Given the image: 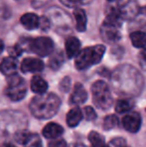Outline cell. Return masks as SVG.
<instances>
[{
    "instance_id": "cell-1",
    "label": "cell",
    "mask_w": 146,
    "mask_h": 147,
    "mask_svg": "<svg viewBox=\"0 0 146 147\" xmlns=\"http://www.w3.org/2000/svg\"><path fill=\"white\" fill-rule=\"evenodd\" d=\"M60 107V99L53 93L37 95L30 102V111L37 118L48 119L57 113Z\"/></svg>"
},
{
    "instance_id": "cell-2",
    "label": "cell",
    "mask_w": 146,
    "mask_h": 147,
    "mask_svg": "<svg viewBox=\"0 0 146 147\" xmlns=\"http://www.w3.org/2000/svg\"><path fill=\"white\" fill-rule=\"evenodd\" d=\"M121 89H129V91H138L143 84L141 74L130 65L119 67L114 73V85Z\"/></svg>"
},
{
    "instance_id": "cell-3",
    "label": "cell",
    "mask_w": 146,
    "mask_h": 147,
    "mask_svg": "<svg viewBox=\"0 0 146 147\" xmlns=\"http://www.w3.org/2000/svg\"><path fill=\"white\" fill-rule=\"evenodd\" d=\"M104 53H105V46L103 45H95L84 48L76 56V68L78 70H84L94 64L99 63L103 58Z\"/></svg>"
},
{
    "instance_id": "cell-4",
    "label": "cell",
    "mask_w": 146,
    "mask_h": 147,
    "mask_svg": "<svg viewBox=\"0 0 146 147\" xmlns=\"http://www.w3.org/2000/svg\"><path fill=\"white\" fill-rule=\"evenodd\" d=\"M93 102L98 108L107 110L112 104V96L108 85L104 81H96L91 87Z\"/></svg>"
},
{
    "instance_id": "cell-5",
    "label": "cell",
    "mask_w": 146,
    "mask_h": 147,
    "mask_svg": "<svg viewBox=\"0 0 146 147\" xmlns=\"http://www.w3.org/2000/svg\"><path fill=\"white\" fill-rule=\"evenodd\" d=\"M26 84L22 77L17 74L9 76L8 78V85L6 88V95L12 101H19L24 98L26 95Z\"/></svg>"
},
{
    "instance_id": "cell-6",
    "label": "cell",
    "mask_w": 146,
    "mask_h": 147,
    "mask_svg": "<svg viewBox=\"0 0 146 147\" xmlns=\"http://www.w3.org/2000/svg\"><path fill=\"white\" fill-rule=\"evenodd\" d=\"M29 48L33 53L41 57H44L52 52L54 44H53V41L48 37H37L30 41Z\"/></svg>"
},
{
    "instance_id": "cell-7",
    "label": "cell",
    "mask_w": 146,
    "mask_h": 147,
    "mask_svg": "<svg viewBox=\"0 0 146 147\" xmlns=\"http://www.w3.org/2000/svg\"><path fill=\"white\" fill-rule=\"evenodd\" d=\"M116 4L123 19H132L137 15L138 6L135 0H116Z\"/></svg>"
},
{
    "instance_id": "cell-8",
    "label": "cell",
    "mask_w": 146,
    "mask_h": 147,
    "mask_svg": "<svg viewBox=\"0 0 146 147\" xmlns=\"http://www.w3.org/2000/svg\"><path fill=\"white\" fill-rule=\"evenodd\" d=\"M100 33H101L102 38L106 42H109V43L117 42L121 38V33L119 31V27L111 25V24L106 23V22H103V24H102Z\"/></svg>"
},
{
    "instance_id": "cell-9",
    "label": "cell",
    "mask_w": 146,
    "mask_h": 147,
    "mask_svg": "<svg viewBox=\"0 0 146 147\" xmlns=\"http://www.w3.org/2000/svg\"><path fill=\"white\" fill-rule=\"evenodd\" d=\"M123 127L131 133H135L140 129L141 116L137 112H131L126 114L122 119Z\"/></svg>"
},
{
    "instance_id": "cell-10",
    "label": "cell",
    "mask_w": 146,
    "mask_h": 147,
    "mask_svg": "<svg viewBox=\"0 0 146 147\" xmlns=\"http://www.w3.org/2000/svg\"><path fill=\"white\" fill-rule=\"evenodd\" d=\"M44 68V63L38 58H25L21 63V70L24 73L28 72H39Z\"/></svg>"
},
{
    "instance_id": "cell-11",
    "label": "cell",
    "mask_w": 146,
    "mask_h": 147,
    "mask_svg": "<svg viewBox=\"0 0 146 147\" xmlns=\"http://www.w3.org/2000/svg\"><path fill=\"white\" fill-rule=\"evenodd\" d=\"M87 92H86L85 88L83 87V85L80 83H76L73 88L72 93H71L70 103L73 105L83 104L87 100Z\"/></svg>"
},
{
    "instance_id": "cell-12",
    "label": "cell",
    "mask_w": 146,
    "mask_h": 147,
    "mask_svg": "<svg viewBox=\"0 0 146 147\" xmlns=\"http://www.w3.org/2000/svg\"><path fill=\"white\" fill-rule=\"evenodd\" d=\"M63 127L61 125L54 122H51L48 123L44 128H43L42 134L45 138H48V139H57L63 134Z\"/></svg>"
},
{
    "instance_id": "cell-13",
    "label": "cell",
    "mask_w": 146,
    "mask_h": 147,
    "mask_svg": "<svg viewBox=\"0 0 146 147\" xmlns=\"http://www.w3.org/2000/svg\"><path fill=\"white\" fill-rule=\"evenodd\" d=\"M16 70H17V60L14 57H6L0 63V71L4 75L12 76L16 74Z\"/></svg>"
},
{
    "instance_id": "cell-14",
    "label": "cell",
    "mask_w": 146,
    "mask_h": 147,
    "mask_svg": "<svg viewBox=\"0 0 146 147\" xmlns=\"http://www.w3.org/2000/svg\"><path fill=\"white\" fill-rule=\"evenodd\" d=\"M65 50L69 58L77 56L80 52V41L76 37H69L65 42Z\"/></svg>"
},
{
    "instance_id": "cell-15",
    "label": "cell",
    "mask_w": 146,
    "mask_h": 147,
    "mask_svg": "<svg viewBox=\"0 0 146 147\" xmlns=\"http://www.w3.org/2000/svg\"><path fill=\"white\" fill-rule=\"evenodd\" d=\"M30 87H31V90L33 91L34 93L38 95H42L45 94V92L47 91V88H48V84L47 82L43 79L40 76H33V78L31 79V83H30Z\"/></svg>"
},
{
    "instance_id": "cell-16",
    "label": "cell",
    "mask_w": 146,
    "mask_h": 147,
    "mask_svg": "<svg viewBox=\"0 0 146 147\" xmlns=\"http://www.w3.org/2000/svg\"><path fill=\"white\" fill-rule=\"evenodd\" d=\"M39 20L40 18L34 13H26L20 18L21 24L26 29L33 30L39 27Z\"/></svg>"
},
{
    "instance_id": "cell-17",
    "label": "cell",
    "mask_w": 146,
    "mask_h": 147,
    "mask_svg": "<svg viewBox=\"0 0 146 147\" xmlns=\"http://www.w3.org/2000/svg\"><path fill=\"white\" fill-rule=\"evenodd\" d=\"M82 117H83V113H82L81 109L79 107H73L72 109L68 111L66 115V121L68 126L70 127H75L79 124V122L82 120Z\"/></svg>"
},
{
    "instance_id": "cell-18",
    "label": "cell",
    "mask_w": 146,
    "mask_h": 147,
    "mask_svg": "<svg viewBox=\"0 0 146 147\" xmlns=\"http://www.w3.org/2000/svg\"><path fill=\"white\" fill-rule=\"evenodd\" d=\"M73 14L76 20V28H77V30L80 31V32L85 31L86 26H87V18H86L85 11L83 9L77 8V9L74 10Z\"/></svg>"
},
{
    "instance_id": "cell-19",
    "label": "cell",
    "mask_w": 146,
    "mask_h": 147,
    "mask_svg": "<svg viewBox=\"0 0 146 147\" xmlns=\"http://www.w3.org/2000/svg\"><path fill=\"white\" fill-rule=\"evenodd\" d=\"M131 43L136 48L146 47V33L143 31H134L130 34Z\"/></svg>"
},
{
    "instance_id": "cell-20",
    "label": "cell",
    "mask_w": 146,
    "mask_h": 147,
    "mask_svg": "<svg viewBox=\"0 0 146 147\" xmlns=\"http://www.w3.org/2000/svg\"><path fill=\"white\" fill-rule=\"evenodd\" d=\"M134 102L133 100L129 98H124V99H119L115 104V111L117 113H125L128 112L129 110L133 108Z\"/></svg>"
},
{
    "instance_id": "cell-21",
    "label": "cell",
    "mask_w": 146,
    "mask_h": 147,
    "mask_svg": "<svg viewBox=\"0 0 146 147\" xmlns=\"http://www.w3.org/2000/svg\"><path fill=\"white\" fill-rule=\"evenodd\" d=\"M88 139H89L90 144L92 147H103L104 146V138L101 134L98 132L92 131L88 135Z\"/></svg>"
},
{
    "instance_id": "cell-22",
    "label": "cell",
    "mask_w": 146,
    "mask_h": 147,
    "mask_svg": "<svg viewBox=\"0 0 146 147\" xmlns=\"http://www.w3.org/2000/svg\"><path fill=\"white\" fill-rule=\"evenodd\" d=\"M63 63V56L61 52H57L51 56L49 60V65L52 69H58Z\"/></svg>"
},
{
    "instance_id": "cell-23",
    "label": "cell",
    "mask_w": 146,
    "mask_h": 147,
    "mask_svg": "<svg viewBox=\"0 0 146 147\" xmlns=\"http://www.w3.org/2000/svg\"><path fill=\"white\" fill-rule=\"evenodd\" d=\"M118 125V118L115 115H108L105 117L103 122V128L105 130H110Z\"/></svg>"
},
{
    "instance_id": "cell-24",
    "label": "cell",
    "mask_w": 146,
    "mask_h": 147,
    "mask_svg": "<svg viewBox=\"0 0 146 147\" xmlns=\"http://www.w3.org/2000/svg\"><path fill=\"white\" fill-rule=\"evenodd\" d=\"M42 143H41V140L36 134L30 133V135L28 136L27 140L24 143L25 147H41Z\"/></svg>"
},
{
    "instance_id": "cell-25",
    "label": "cell",
    "mask_w": 146,
    "mask_h": 147,
    "mask_svg": "<svg viewBox=\"0 0 146 147\" xmlns=\"http://www.w3.org/2000/svg\"><path fill=\"white\" fill-rule=\"evenodd\" d=\"M65 6L68 7H75V6H79L82 4H87L91 2L92 0H60Z\"/></svg>"
},
{
    "instance_id": "cell-26",
    "label": "cell",
    "mask_w": 146,
    "mask_h": 147,
    "mask_svg": "<svg viewBox=\"0 0 146 147\" xmlns=\"http://www.w3.org/2000/svg\"><path fill=\"white\" fill-rule=\"evenodd\" d=\"M84 115H85V118L87 120H94L97 117L95 110H94L93 107H91V106H86L85 108H84Z\"/></svg>"
},
{
    "instance_id": "cell-27",
    "label": "cell",
    "mask_w": 146,
    "mask_h": 147,
    "mask_svg": "<svg viewBox=\"0 0 146 147\" xmlns=\"http://www.w3.org/2000/svg\"><path fill=\"white\" fill-rule=\"evenodd\" d=\"M48 147H66V141L62 138L53 139L48 143Z\"/></svg>"
},
{
    "instance_id": "cell-28",
    "label": "cell",
    "mask_w": 146,
    "mask_h": 147,
    "mask_svg": "<svg viewBox=\"0 0 146 147\" xmlns=\"http://www.w3.org/2000/svg\"><path fill=\"white\" fill-rule=\"evenodd\" d=\"M138 61H139V64H140L141 68L143 70H146V47L143 48L142 50L140 51L138 55Z\"/></svg>"
},
{
    "instance_id": "cell-29",
    "label": "cell",
    "mask_w": 146,
    "mask_h": 147,
    "mask_svg": "<svg viewBox=\"0 0 146 147\" xmlns=\"http://www.w3.org/2000/svg\"><path fill=\"white\" fill-rule=\"evenodd\" d=\"M50 25H51V22H50V20H49V18L45 17V16L40 18V20H39V27H40L41 29H43L44 31L49 29Z\"/></svg>"
},
{
    "instance_id": "cell-30",
    "label": "cell",
    "mask_w": 146,
    "mask_h": 147,
    "mask_svg": "<svg viewBox=\"0 0 146 147\" xmlns=\"http://www.w3.org/2000/svg\"><path fill=\"white\" fill-rule=\"evenodd\" d=\"M70 86H71V82H70V79L68 77H65L62 81L60 82V90L61 91H64V92H67V91L70 89Z\"/></svg>"
},
{
    "instance_id": "cell-31",
    "label": "cell",
    "mask_w": 146,
    "mask_h": 147,
    "mask_svg": "<svg viewBox=\"0 0 146 147\" xmlns=\"http://www.w3.org/2000/svg\"><path fill=\"white\" fill-rule=\"evenodd\" d=\"M110 145H112L113 147H124L126 146V142H125V140L123 138L117 137L110 142Z\"/></svg>"
},
{
    "instance_id": "cell-32",
    "label": "cell",
    "mask_w": 146,
    "mask_h": 147,
    "mask_svg": "<svg viewBox=\"0 0 146 147\" xmlns=\"http://www.w3.org/2000/svg\"><path fill=\"white\" fill-rule=\"evenodd\" d=\"M49 1L50 0H32V5L35 8H39V7H42L46 3H48Z\"/></svg>"
},
{
    "instance_id": "cell-33",
    "label": "cell",
    "mask_w": 146,
    "mask_h": 147,
    "mask_svg": "<svg viewBox=\"0 0 146 147\" xmlns=\"http://www.w3.org/2000/svg\"><path fill=\"white\" fill-rule=\"evenodd\" d=\"M3 49H4V44H3V42H2V40L0 39V54L2 53V51H3Z\"/></svg>"
},
{
    "instance_id": "cell-34",
    "label": "cell",
    "mask_w": 146,
    "mask_h": 147,
    "mask_svg": "<svg viewBox=\"0 0 146 147\" xmlns=\"http://www.w3.org/2000/svg\"><path fill=\"white\" fill-rule=\"evenodd\" d=\"M6 147H15V146H13L12 144H7V145H6Z\"/></svg>"
},
{
    "instance_id": "cell-35",
    "label": "cell",
    "mask_w": 146,
    "mask_h": 147,
    "mask_svg": "<svg viewBox=\"0 0 146 147\" xmlns=\"http://www.w3.org/2000/svg\"><path fill=\"white\" fill-rule=\"evenodd\" d=\"M124 147H128V146H124Z\"/></svg>"
}]
</instances>
